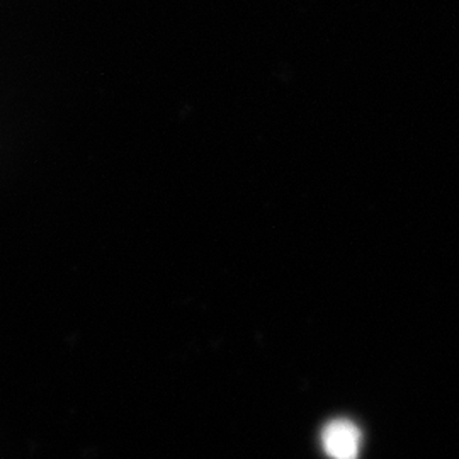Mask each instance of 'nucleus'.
Masks as SVG:
<instances>
[{
	"mask_svg": "<svg viewBox=\"0 0 459 459\" xmlns=\"http://www.w3.org/2000/svg\"><path fill=\"white\" fill-rule=\"evenodd\" d=\"M322 446L330 459H358L361 432L351 420H332L322 432Z\"/></svg>",
	"mask_w": 459,
	"mask_h": 459,
	"instance_id": "1",
	"label": "nucleus"
}]
</instances>
